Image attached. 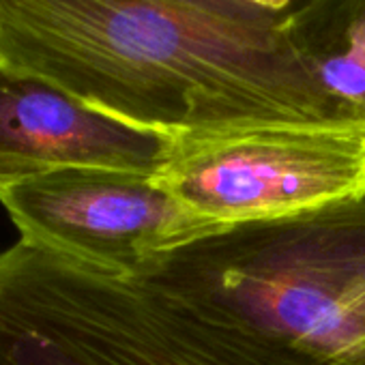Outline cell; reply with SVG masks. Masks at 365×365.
I'll return each instance as SVG.
<instances>
[{"label": "cell", "instance_id": "8992f818", "mask_svg": "<svg viewBox=\"0 0 365 365\" xmlns=\"http://www.w3.org/2000/svg\"><path fill=\"white\" fill-rule=\"evenodd\" d=\"M165 146L168 140L133 129L0 61V190L61 168L153 174Z\"/></svg>", "mask_w": 365, "mask_h": 365}, {"label": "cell", "instance_id": "7a4b0ae2", "mask_svg": "<svg viewBox=\"0 0 365 365\" xmlns=\"http://www.w3.org/2000/svg\"><path fill=\"white\" fill-rule=\"evenodd\" d=\"M0 365H356L299 346L161 254L0 250Z\"/></svg>", "mask_w": 365, "mask_h": 365}, {"label": "cell", "instance_id": "6da1fadb", "mask_svg": "<svg viewBox=\"0 0 365 365\" xmlns=\"http://www.w3.org/2000/svg\"><path fill=\"white\" fill-rule=\"evenodd\" d=\"M0 61L168 142L348 125L282 31L165 0H0Z\"/></svg>", "mask_w": 365, "mask_h": 365}, {"label": "cell", "instance_id": "5b68a950", "mask_svg": "<svg viewBox=\"0 0 365 365\" xmlns=\"http://www.w3.org/2000/svg\"><path fill=\"white\" fill-rule=\"evenodd\" d=\"M0 202L22 241L123 267L217 226L153 185L150 174L108 168L43 172L3 187Z\"/></svg>", "mask_w": 365, "mask_h": 365}, {"label": "cell", "instance_id": "3957f363", "mask_svg": "<svg viewBox=\"0 0 365 365\" xmlns=\"http://www.w3.org/2000/svg\"><path fill=\"white\" fill-rule=\"evenodd\" d=\"M157 254L299 346L363 365L365 196L213 226Z\"/></svg>", "mask_w": 365, "mask_h": 365}, {"label": "cell", "instance_id": "277c9868", "mask_svg": "<svg viewBox=\"0 0 365 365\" xmlns=\"http://www.w3.org/2000/svg\"><path fill=\"white\" fill-rule=\"evenodd\" d=\"M150 180L217 226L299 215L365 196V127L260 125L178 138Z\"/></svg>", "mask_w": 365, "mask_h": 365}, {"label": "cell", "instance_id": "52a82bcc", "mask_svg": "<svg viewBox=\"0 0 365 365\" xmlns=\"http://www.w3.org/2000/svg\"><path fill=\"white\" fill-rule=\"evenodd\" d=\"M282 33L339 118L365 127V0H318Z\"/></svg>", "mask_w": 365, "mask_h": 365}]
</instances>
